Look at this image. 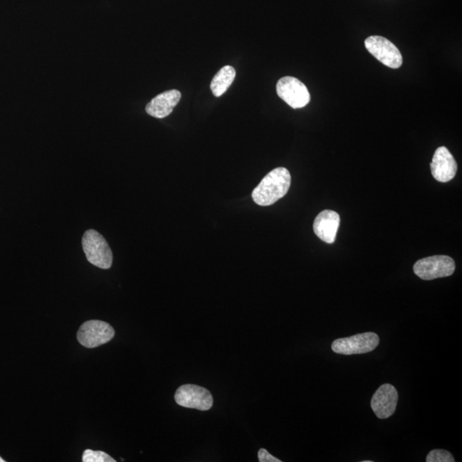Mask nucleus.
I'll return each instance as SVG.
<instances>
[{
	"label": "nucleus",
	"instance_id": "nucleus-1",
	"mask_svg": "<svg viewBox=\"0 0 462 462\" xmlns=\"http://www.w3.org/2000/svg\"><path fill=\"white\" fill-rule=\"evenodd\" d=\"M291 185V175L284 167H278L266 175L256 187L252 197L256 204L261 207L276 203L288 193Z\"/></svg>",
	"mask_w": 462,
	"mask_h": 462
},
{
	"label": "nucleus",
	"instance_id": "nucleus-2",
	"mask_svg": "<svg viewBox=\"0 0 462 462\" xmlns=\"http://www.w3.org/2000/svg\"><path fill=\"white\" fill-rule=\"evenodd\" d=\"M82 248L87 261L101 269H109L113 265V256L104 236L94 230L84 233Z\"/></svg>",
	"mask_w": 462,
	"mask_h": 462
},
{
	"label": "nucleus",
	"instance_id": "nucleus-3",
	"mask_svg": "<svg viewBox=\"0 0 462 462\" xmlns=\"http://www.w3.org/2000/svg\"><path fill=\"white\" fill-rule=\"evenodd\" d=\"M456 270V263L449 256L435 255L419 259L414 266V272L423 280H433L449 277Z\"/></svg>",
	"mask_w": 462,
	"mask_h": 462
},
{
	"label": "nucleus",
	"instance_id": "nucleus-4",
	"mask_svg": "<svg viewBox=\"0 0 462 462\" xmlns=\"http://www.w3.org/2000/svg\"><path fill=\"white\" fill-rule=\"evenodd\" d=\"M115 331L108 323L101 320H89L83 323L78 331L80 345L87 349H94L106 345L114 338Z\"/></svg>",
	"mask_w": 462,
	"mask_h": 462
},
{
	"label": "nucleus",
	"instance_id": "nucleus-5",
	"mask_svg": "<svg viewBox=\"0 0 462 462\" xmlns=\"http://www.w3.org/2000/svg\"><path fill=\"white\" fill-rule=\"evenodd\" d=\"M379 335L373 332H366L335 340L332 342L331 349L335 354L342 355L362 354L372 352L379 346Z\"/></svg>",
	"mask_w": 462,
	"mask_h": 462
},
{
	"label": "nucleus",
	"instance_id": "nucleus-6",
	"mask_svg": "<svg viewBox=\"0 0 462 462\" xmlns=\"http://www.w3.org/2000/svg\"><path fill=\"white\" fill-rule=\"evenodd\" d=\"M365 47L384 66L398 68L403 64V56L392 42L382 36H370L365 41Z\"/></svg>",
	"mask_w": 462,
	"mask_h": 462
},
{
	"label": "nucleus",
	"instance_id": "nucleus-7",
	"mask_svg": "<svg viewBox=\"0 0 462 462\" xmlns=\"http://www.w3.org/2000/svg\"><path fill=\"white\" fill-rule=\"evenodd\" d=\"M277 93L282 101L294 109L305 108L311 99L307 86L292 76H285L277 82Z\"/></svg>",
	"mask_w": 462,
	"mask_h": 462
},
{
	"label": "nucleus",
	"instance_id": "nucleus-8",
	"mask_svg": "<svg viewBox=\"0 0 462 462\" xmlns=\"http://www.w3.org/2000/svg\"><path fill=\"white\" fill-rule=\"evenodd\" d=\"M175 400L179 406L201 411L211 410L213 405L211 392L196 384H185L178 388Z\"/></svg>",
	"mask_w": 462,
	"mask_h": 462
},
{
	"label": "nucleus",
	"instance_id": "nucleus-9",
	"mask_svg": "<svg viewBox=\"0 0 462 462\" xmlns=\"http://www.w3.org/2000/svg\"><path fill=\"white\" fill-rule=\"evenodd\" d=\"M398 392L393 385L384 384L377 389L371 400L372 410L377 417L381 419H388L394 414Z\"/></svg>",
	"mask_w": 462,
	"mask_h": 462
},
{
	"label": "nucleus",
	"instance_id": "nucleus-10",
	"mask_svg": "<svg viewBox=\"0 0 462 462\" xmlns=\"http://www.w3.org/2000/svg\"><path fill=\"white\" fill-rule=\"evenodd\" d=\"M457 163L452 152L445 147H438L431 163V174L437 181L448 182L456 177Z\"/></svg>",
	"mask_w": 462,
	"mask_h": 462
},
{
	"label": "nucleus",
	"instance_id": "nucleus-11",
	"mask_svg": "<svg viewBox=\"0 0 462 462\" xmlns=\"http://www.w3.org/2000/svg\"><path fill=\"white\" fill-rule=\"evenodd\" d=\"M340 225V216L331 210H324L316 217L314 231L320 240L328 244L334 243Z\"/></svg>",
	"mask_w": 462,
	"mask_h": 462
},
{
	"label": "nucleus",
	"instance_id": "nucleus-12",
	"mask_svg": "<svg viewBox=\"0 0 462 462\" xmlns=\"http://www.w3.org/2000/svg\"><path fill=\"white\" fill-rule=\"evenodd\" d=\"M182 94L178 90L166 91L152 99L148 103L146 112L148 115L156 118H165L173 112L180 101Z\"/></svg>",
	"mask_w": 462,
	"mask_h": 462
},
{
	"label": "nucleus",
	"instance_id": "nucleus-13",
	"mask_svg": "<svg viewBox=\"0 0 462 462\" xmlns=\"http://www.w3.org/2000/svg\"><path fill=\"white\" fill-rule=\"evenodd\" d=\"M236 75V70L232 66H226L221 68L213 78L210 86L213 95L216 97L222 96L234 82Z\"/></svg>",
	"mask_w": 462,
	"mask_h": 462
},
{
	"label": "nucleus",
	"instance_id": "nucleus-14",
	"mask_svg": "<svg viewBox=\"0 0 462 462\" xmlns=\"http://www.w3.org/2000/svg\"><path fill=\"white\" fill-rule=\"evenodd\" d=\"M83 462H116L112 456L103 452H94L92 449H86L83 452Z\"/></svg>",
	"mask_w": 462,
	"mask_h": 462
},
{
	"label": "nucleus",
	"instance_id": "nucleus-15",
	"mask_svg": "<svg viewBox=\"0 0 462 462\" xmlns=\"http://www.w3.org/2000/svg\"><path fill=\"white\" fill-rule=\"evenodd\" d=\"M427 462H454V459L450 452L445 449H434L427 454Z\"/></svg>",
	"mask_w": 462,
	"mask_h": 462
},
{
	"label": "nucleus",
	"instance_id": "nucleus-16",
	"mask_svg": "<svg viewBox=\"0 0 462 462\" xmlns=\"http://www.w3.org/2000/svg\"><path fill=\"white\" fill-rule=\"evenodd\" d=\"M259 461L261 462H282L281 460L274 457L265 449H261L258 452Z\"/></svg>",
	"mask_w": 462,
	"mask_h": 462
},
{
	"label": "nucleus",
	"instance_id": "nucleus-17",
	"mask_svg": "<svg viewBox=\"0 0 462 462\" xmlns=\"http://www.w3.org/2000/svg\"><path fill=\"white\" fill-rule=\"evenodd\" d=\"M6 461L3 459V458L0 457V462H5Z\"/></svg>",
	"mask_w": 462,
	"mask_h": 462
},
{
	"label": "nucleus",
	"instance_id": "nucleus-18",
	"mask_svg": "<svg viewBox=\"0 0 462 462\" xmlns=\"http://www.w3.org/2000/svg\"><path fill=\"white\" fill-rule=\"evenodd\" d=\"M362 462H373L372 461H363Z\"/></svg>",
	"mask_w": 462,
	"mask_h": 462
}]
</instances>
